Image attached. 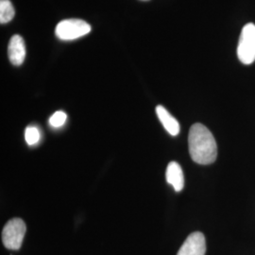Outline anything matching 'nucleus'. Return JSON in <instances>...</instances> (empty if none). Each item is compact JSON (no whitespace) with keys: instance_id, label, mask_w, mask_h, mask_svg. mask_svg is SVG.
Listing matches in <instances>:
<instances>
[{"instance_id":"f257e3e1","label":"nucleus","mask_w":255,"mask_h":255,"mask_svg":"<svg viewBox=\"0 0 255 255\" xmlns=\"http://www.w3.org/2000/svg\"><path fill=\"white\" fill-rule=\"evenodd\" d=\"M188 146L192 160L197 164H213L217 159V142L209 129L201 123L190 128Z\"/></svg>"},{"instance_id":"423d86ee","label":"nucleus","mask_w":255,"mask_h":255,"mask_svg":"<svg viewBox=\"0 0 255 255\" xmlns=\"http://www.w3.org/2000/svg\"><path fill=\"white\" fill-rule=\"evenodd\" d=\"M8 56L9 62L15 66L24 63L26 58V45L25 41L20 35H13L9 40L8 46Z\"/></svg>"},{"instance_id":"f03ea898","label":"nucleus","mask_w":255,"mask_h":255,"mask_svg":"<svg viewBox=\"0 0 255 255\" xmlns=\"http://www.w3.org/2000/svg\"><path fill=\"white\" fill-rule=\"evenodd\" d=\"M237 57L243 64H252L255 61V25L249 23L242 28L237 46Z\"/></svg>"},{"instance_id":"f8f14e48","label":"nucleus","mask_w":255,"mask_h":255,"mask_svg":"<svg viewBox=\"0 0 255 255\" xmlns=\"http://www.w3.org/2000/svg\"><path fill=\"white\" fill-rule=\"evenodd\" d=\"M142 1H148V0H142Z\"/></svg>"},{"instance_id":"0eeeda50","label":"nucleus","mask_w":255,"mask_h":255,"mask_svg":"<svg viewBox=\"0 0 255 255\" xmlns=\"http://www.w3.org/2000/svg\"><path fill=\"white\" fill-rule=\"evenodd\" d=\"M166 181L171 184L176 192L182 191L184 186V177L181 165L177 162H170L166 168Z\"/></svg>"},{"instance_id":"9b49d317","label":"nucleus","mask_w":255,"mask_h":255,"mask_svg":"<svg viewBox=\"0 0 255 255\" xmlns=\"http://www.w3.org/2000/svg\"><path fill=\"white\" fill-rule=\"evenodd\" d=\"M66 121V114L62 112V111H58L52 115V117L49 119V124L50 126L53 128L62 127Z\"/></svg>"},{"instance_id":"6e6552de","label":"nucleus","mask_w":255,"mask_h":255,"mask_svg":"<svg viewBox=\"0 0 255 255\" xmlns=\"http://www.w3.org/2000/svg\"><path fill=\"white\" fill-rule=\"evenodd\" d=\"M156 114L164 128L170 135L176 136L180 133V124L178 120L173 118L164 106L158 105L156 107Z\"/></svg>"},{"instance_id":"7ed1b4c3","label":"nucleus","mask_w":255,"mask_h":255,"mask_svg":"<svg viewBox=\"0 0 255 255\" xmlns=\"http://www.w3.org/2000/svg\"><path fill=\"white\" fill-rule=\"evenodd\" d=\"M91 31V26L81 19H66L61 21L55 28L56 36L64 41L75 40Z\"/></svg>"},{"instance_id":"9d476101","label":"nucleus","mask_w":255,"mask_h":255,"mask_svg":"<svg viewBox=\"0 0 255 255\" xmlns=\"http://www.w3.org/2000/svg\"><path fill=\"white\" fill-rule=\"evenodd\" d=\"M25 139L29 146L36 145L40 141V131L34 126L27 127L25 131Z\"/></svg>"},{"instance_id":"1a4fd4ad","label":"nucleus","mask_w":255,"mask_h":255,"mask_svg":"<svg viewBox=\"0 0 255 255\" xmlns=\"http://www.w3.org/2000/svg\"><path fill=\"white\" fill-rule=\"evenodd\" d=\"M14 9L9 0H0V23L6 24L14 17Z\"/></svg>"},{"instance_id":"39448f33","label":"nucleus","mask_w":255,"mask_h":255,"mask_svg":"<svg viewBox=\"0 0 255 255\" xmlns=\"http://www.w3.org/2000/svg\"><path fill=\"white\" fill-rule=\"evenodd\" d=\"M206 241L202 233L195 232L186 238L177 255H205Z\"/></svg>"},{"instance_id":"20e7f679","label":"nucleus","mask_w":255,"mask_h":255,"mask_svg":"<svg viewBox=\"0 0 255 255\" xmlns=\"http://www.w3.org/2000/svg\"><path fill=\"white\" fill-rule=\"evenodd\" d=\"M26 224L20 219H12L8 221L2 231V242L8 250H19L26 234Z\"/></svg>"}]
</instances>
